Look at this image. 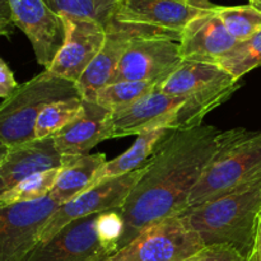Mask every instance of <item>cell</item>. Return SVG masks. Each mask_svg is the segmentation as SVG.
Returning a JSON list of instances; mask_svg holds the SVG:
<instances>
[{
	"mask_svg": "<svg viewBox=\"0 0 261 261\" xmlns=\"http://www.w3.org/2000/svg\"><path fill=\"white\" fill-rule=\"evenodd\" d=\"M7 150H8V147H4V145L0 147V163H2V161L4 160L5 154H7Z\"/></svg>",
	"mask_w": 261,
	"mask_h": 261,
	"instance_id": "1f68e13d",
	"label": "cell"
},
{
	"mask_svg": "<svg viewBox=\"0 0 261 261\" xmlns=\"http://www.w3.org/2000/svg\"><path fill=\"white\" fill-rule=\"evenodd\" d=\"M157 87L158 83H153V82H112V83L99 88L92 101L98 103L99 106L110 112L119 111V110L133 105L149 92L154 91Z\"/></svg>",
	"mask_w": 261,
	"mask_h": 261,
	"instance_id": "603a6c76",
	"label": "cell"
},
{
	"mask_svg": "<svg viewBox=\"0 0 261 261\" xmlns=\"http://www.w3.org/2000/svg\"><path fill=\"white\" fill-rule=\"evenodd\" d=\"M184 261H246L234 249L222 245L204 246Z\"/></svg>",
	"mask_w": 261,
	"mask_h": 261,
	"instance_id": "4316f807",
	"label": "cell"
},
{
	"mask_svg": "<svg viewBox=\"0 0 261 261\" xmlns=\"http://www.w3.org/2000/svg\"><path fill=\"white\" fill-rule=\"evenodd\" d=\"M247 261H261V217L259 222V228H257L256 239H255L254 249H252L251 255H250Z\"/></svg>",
	"mask_w": 261,
	"mask_h": 261,
	"instance_id": "f546056e",
	"label": "cell"
},
{
	"mask_svg": "<svg viewBox=\"0 0 261 261\" xmlns=\"http://www.w3.org/2000/svg\"><path fill=\"white\" fill-rule=\"evenodd\" d=\"M59 206L48 195L41 200L0 208V261H28Z\"/></svg>",
	"mask_w": 261,
	"mask_h": 261,
	"instance_id": "ba28073f",
	"label": "cell"
},
{
	"mask_svg": "<svg viewBox=\"0 0 261 261\" xmlns=\"http://www.w3.org/2000/svg\"><path fill=\"white\" fill-rule=\"evenodd\" d=\"M182 61L177 41L158 36H135L122 54L114 82H153L160 86Z\"/></svg>",
	"mask_w": 261,
	"mask_h": 261,
	"instance_id": "9c48e42d",
	"label": "cell"
},
{
	"mask_svg": "<svg viewBox=\"0 0 261 261\" xmlns=\"http://www.w3.org/2000/svg\"><path fill=\"white\" fill-rule=\"evenodd\" d=\"M2 145H3V144H2V143H0V147H2Z\"/></svg>",
	"mask_w": 261,
	"mask_h": 261,
	"instance_id": "e575fe53",
	"label": "cell"
},
{
	"mask_svg": "<svg viewBox=\"0 0 261 261\" xmlns=\"http://www.w3.org/2000/svg\"><path fill=\"white\" fill-rule=\"evenodd\" d=\"M217 14L226 25L229 35L240 42L251 37L261 30V10L254 5H234L221 7L217 5Z\"/></svg>",
	"mask_w": 261,
	"mask_h": 261,
	"instance_id": "484cf974",
	"label": "cell"
},
{
	"mask_svg": "<svg viewBox=\"0 0 261 261\" xmlns=\"http://www.w3.org/2000/svg\"><path fill=\"white\" fill-rule=\"evenodd\" d=\"M61 163L63 155L56 150L53 138L9 147L0 163V195L33 173L59 168Z\"/></svg>",
	"mask_w": 261,
	"mask_h": 261,
	"instance_id": "2e32d148",
	"label": "cell"
},
{
	"mask_svg": "<svg viewBox=\"0 0 261 261\" xmlns=\"http://www.w3.org/2000/svg\"><path fill=\"white\" fill-rule=\"evenodd\" d=\"M19 83L15 79L12 69L0 56V98L7 99L17 91Z\"/></svg>",
	"mask_w": 261,
	"mask_h": 261,
	"instance_id": "83f0119b",
	"label": "cell"
},
{
	"mask_svg": "<svg viewBox=\"0 0 261 261\" xmlns=\"http://www.w3.org/2000/svg\"><path fill=\"white\" fill-rule=\"evenodd\" d=\"M83 111V98L61 99L47 105L40 112L35 126V139L53 138L73 122Z\"/></svg>",
	"mask_w": 261,
	"mask_h": 261,
	"instance_id": "7402d4cb",
	"label": "cell"
},
{
	"mask_svg": "<svg viewBox=\"0 0 261 261\" xmlns=\"http://www.w3.org/2000/svg\"><path fill=\"white\" fill-rule=\"evenodd\" d=\"M240 87V81L218 64L182 61L158 89L184 98L176 129H189L203 125L206 115L228 101Z\"/></svg>",
	"mask_w": 261,
	"mask_h": 261,
	"instance_id": "277c9868",
	"label": "cell"
},
{
	"mask_svg": "<svg viewBox=\"0 0 261 261\" xmlns=\"http://www.w3.org/2000/svg\"><path fill=\"white\" fill-rule=\"evenodd\" d=\"M106 162L103 153L63 157L50 196L60 205L73 200L91 188L94 176Z\"/></svg>",
	"mask_w": 261,
	"mask_h": 261,
	"instance_id": "d6986e66",
	"label": "cell"
},
{
	"mask_svg": "<svg viewBox=\"0 0 261 261\" xmlns=\"http://www.w3.org/2000/svg\"><path fill=\"white\" fill-rule=\"evenodd\" d=\"M204 12L188 0H121L112 20L178 42L186 24Z\"/></svg>",
	"mask_w": 261,
	"mask_h": 261,
	"instance_id": "8fae6325",
	"label": "cell"
},
{
	"mask_svg": "<svg viewBox=\"0 0 261 261\" xmlns=\"http://www.w3.org/2000/svg\"><path fill=\"white\" fill-rule=\"evenodd\" d=\"M250 4L254 5L255 8H257V9L261 10V0H249Z\"/></svg>",
	"mask_w": 261,
	"mask_h": 261,
	"instance_id": "d6a6232c",
	"label": "cell"
},
{
	"mask_svg": "<svg viewBox=\"0 0 261 261\" xmlns=\"http://www.w3.org/2000/svg\"><path fill=\"white\" fill-rule=\"evenodd\" d=\"M171 132H172V129H170V127L160 126L153 127V129L147 130V132L138 135L135 143L126 152H124L114 160L107 161L99 168L98 172L94 176L93 181H92L91 188L102 182V181L120 177V176L126 175V173L133 172V171L147 165L150 157L154 154L155 149L161 144V142Z\"/></svg>",
	"mask_w": 261,
	"mask_h": 261,
	"instance_id": "ffe728a7",
	"label": "cell"
},
{
	"mask_svg": "<svg viewBox=\"0 0 261 261\" xmlns=\"http://www.w3.org/2000/svg\"><path fill=\"white\" fill-rule=\"evenodd\" d=\"M58 170L59 168H54L33 173L30 177L20 181L14 188L0 195V208L47 198L55 184Z\"/></svg>",
	"mask_w": 261,
	"mask_h": 261,
	"instance_id": "d4e9b609",
	"label": "cell"
},
{
	"mask_svg": "<svg viewBox=\"0 0 261 261\" xmlns=\"http://www.w3.org/2000/svg\"><path fill=\"white\" fill-rule=\"evenodd\" d=\"M184 98L170 96L157 88L130 106L110 112L107 119L110 139L139 135L153 127L167 126L176 130V120Z\"/></svg>",
	"mask_w": 261,
	"mask_h": 261,
	"instance_id": "4fadbf2b",
	"label": "cell"
},
{
	"mask_svg": "<svg viewBox=\"0 0 261 261\" xmlns=\"http://www.w3.org/2000/svg\"><path fill=\"white\" fill-rule=\"evenodd\" d=\"M107 259H109V257H105V259H99V260H97V261H107Z\"/></svg>",
	"mask_w": 261,
	"mask_h": 261,
	"instance_id": "836d02e7",
	"label": "cell"
},
{
	"mask_svg": "<svg viewBox=\"0 0 261 261\" xmlns=\"http://www.w3.org/2000/svg\"><path fill=\"white\" fill-rule=\"evenodd\" d=\"M145 167L147 165L120 177L102 181L79 194L73 200L59 206L46 223L41 233V242L47 241L63 227L75 219L103 213L112 209H121L130 191L145 172Z\"/></svg>",
	"mask_w": 261,
	"mask_h": 261,
	"instance_id": "30bf717a",
	"label": "cell"
},
{
	"mask_svg": "<svg viewBox=\"0 0 261 261\" xmlns=\"http://www.w3.org/2000/svg\"><path fill=\"white\" fill-rule=\"evenodd\" d=\"M58 15L88 19L105 28L112 22L121 0H43Z\"/></svg>",
	"mask_w": 261,
	"mask_h": 261,
	"instance_id": "44dd1931",
	"label": "cell"
},
{
	"mask_svg": "<svg viewBox=\"0 0 261 261\" xmlns=\"http://www.w3.org/2000/svg\"><path fill=\"white\" fill-rule=\"evenodd\" d=\"M14 27L8 0H0V37H9Z\"/></svg>",
	"mask_w": 261,
	"mask_h": 261,
	"instance_id": "f1b7e54d",
	"label": "cell"
},
{
	"mask_svg": "<svg viewBox=\"0 0 261 261\" xmlns=\"http://www.w3.org/2000/svg\"><path fill=\"white\" fill-rule=\"evenodd\" d=\"M8 4L13 24L27 36L36 60L46 69L65 40L63 19L43 0H8Z\"/></svg>",
	"mask_w": 261,
	"mask_h": 261,
	"instance_id": "5bb4252c",
	"label": "cell"
},
{
	"mask_svg": "<svg viewBox=\"0 0 261 261\" xmlns=\"http://www.w3.org/2000/svg\"><path fill=\"white\" fill-rule=\"evenodd\" d=\"M205 246L222 245L249 260L261 217V180L181 214Z\"/></svg>",
	"mask_w": 261,
	"mask_h": 261,
	"instance_id": "7a4b0ae2",
	"label": "cell"
},
{
	"mask_svg": "<svg viewBox=\"0 0 261 261\" xmlns=\"http://www.w3.org/2000/svg\"><path fill=\"white\" fill-rule=\"evenodd\" d=\"M216 8L191 19L181 32L178 43L184 61L217 64L237 43Z\"/></svg>",
	"mask_w": 261,
	"mask_h": 261,
	"instance_id": "9a60e30c",
	"label": "cell"
},
{
	"mask_svg": "<svg viewBox=\"0 0 261 261\" xmlns=\"http://www.w3.org/2000/svg\"><path fill=\"white\" fill-rule=\"evenodd\" d=\"M204 246L182 217L173 216L148 226L107 261H184Z\"/></svg>",
	"mask_w": 261,
	"mask_h": 261,
	"instance_id": "52a82bcc",
	"label": "cell"
},
{
	"mask_svg": "<svg viewBox=\"0 0 261 261\" xmlns=\"http://www.w3.org/2000/svg\"><path fill=\"white\" fill-rule=\"evenodd\" d=\"M60 17L65 28V40L46 70L76 84L101 51L106 40V28L93 20Z\"/></svg>",
	"mask_w": 261,
	"mask_h": 261,
	"instance_id": "7c38bea8",
	"label": "cell"
},
{
	"mask_svg": "<svg viewBox=\"0 0 261 261\" xmlns=\"http://www.w3.org/2000/svg\"><path fill=\"white\" fill-rule=\"evenodd\" d=\"M139 35L154 36L134 27L120 24L114 20L107 25L106 40L101 51L76 83L82 98L92 101L99 88L114 82L122 54L126 50L130 41Z\"/></svg>",
	"mask_w": 261,
	"mask_h": 261,
	"instance_id": "e0dca14e",
	"label": "cell"
},
{
	"mask_svg": "<svg viewBox=\"0 0 261 261\" xmlns=\"http://www.w3.org/2000/svg\"><path fill=\"white\" fill-rule=\"evenodd\" d=\"M74 97H82L76 84L46 69L19 84L17 91L0 103V143L9 148L33 140L40 112L53 102Z\"/></svg>",
	"mask_w": 261,
	"mask_h": 261,
	"instance_id": "8992f818",
	"label": "cell"
},
{
	"mask_svg": "<svg viewBox=\"0 0 261 261\" xmlns=\"http://www.w3.org/2000/svg\"><path fill=\"white\" fill-rule=\"evenodd\" d=\"M189 4L194 8H198L201 10H211L214 9L217 5H213L212 0H188Z\"/></svg>",
	"mask_w": 261,
	"mask_h": 261,
	"instance_id": "4dcf8cb0",
	"label": "cell"
},
{
	"mask_svg": "<svg viewBox=\"0 0 261 261\" xmlns=\"http://www.w3.org/2000/svg\"><path fill=\"white\" fill-rule=\"evenodd\" d=\"M257 180H261V130H227L226 139L190 193L189 208L216 200Z\"/></svg>",
	"mask_w": 261,
	"mask_h": 261,
	"instance_id": "3957f363",
	"label": "cell"
},
{
	"mask_svg": "<svg viewBox=\"0 0 261 261\" xmlns=\"http://www.w3.org/2000/svg\"><path fill=\"white\" fill-rule=\"evenodd\" d=\"M217 64L237 81L245 74L259 68L261 65V30L251 37L237 42Z\"/></svg>",
	"mask_w": 261,
	"mask_h": 261,
	"instance_id": "cb8c5ba5",
	"label": "cell"
},
{
	"mask_svg": "<svg viewBox=\"0 0 261 261\" xmlns=\"http://www.w3.org/2000/svg\"><path fill=\"white\" fill-rule=\"evenodd\" d=\"M109 114L110 111L96 102L83 99L82 114L53 137L56 150L63 157L89 154L96 145L110 139Z\"/></svg>",
	"mask_w": 261,
	"mask_h": 261,
	"instance_id": "ac0fdd59",
	"label": "cell"
},
{
	"mask_svg": "<svg viewBox=\"0 0 261 261\" xmlns=\"http://www.w3.org/2000/svg\"><path fill=\"white\" fill-rule=\"evenodd\" d=\"M227 135L212 125L172 130L148 161L145 172L121 208L119 249L148 226L189 208V196ZM117 249V250H119Z\"/></svg>",
	"mask_w": 261,
	"mask_h": 261,
	"instance_id": "6da1fadb",
	"label": "cell"
},
{
	"mask_svg": "<svg viewBox=\"0 0 261 261\" xmlns=\"http://www.w3.org/2000/svg\"><path fill=\"white\" fill-rule=\"evenodd\" d=\"M124 232L121 209L75 219L41 242L28 261H97L119 249Z\"/></svg>",
	"mask_w": 261,
	"mask_h": 261,
	"instance_id": "5b68a950",
	"label": "cell"
}]
</instances>
